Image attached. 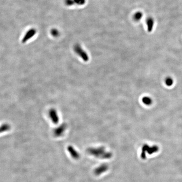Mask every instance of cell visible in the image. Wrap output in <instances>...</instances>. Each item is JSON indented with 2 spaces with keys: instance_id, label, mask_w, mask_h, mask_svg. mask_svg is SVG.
Segmentation results:
<instances>
[{
  "instance_id": "8992f818",
  "label": "cell",
  "mask_w": 182,
  "mask_h": 182,
  "mask_svg": "<svg viewBox=\"0 0 182 182\" xmlns=\"http://www.w3.org/2000/svg\"><path fill=\"white\" fill-rule=\"evenodd\" d=\"M143 14L142 12H136L133 16V18L135 21H139L142 18Z\"/></svg>"
},
{
  "instance_id": "52a82bcc",
  "label": "cell",
  "mask_w": 182,
  "mask_h": 182,
  "mask_svg": "<svg viewBox=\"0 0 182 182\" xmlns=\"http://www.w3.org/2000/svg\"><path fill=\"white\" fill-rule=\"evenodd\" d=\"M165 83L166 85L168 86H172L174 83V80L172 77H166V78L165 79Z\"/></svg>"
},
{
  "instance_id": "9c48e42d",
  "label": "cell",
  "mask_w": 182,
  "mask_h": 182,
  "mask_svg": "<svg viewBox=\"0 0 182 182\" xmlns=\"http://www.w3.org/2000/svg\"><path fill=\"white\" fill-rule=\"evenodd\" d=\"M51 35L54 37H55L58 36L59 35V32L58 30L56 29H53L51 30Z\"/></svg>"
},
{
  "instance_id": "3957f363",
  "label": "cell",
  "mask_w": 182,
  "mask_h": 182,
  "mask_svg": "<svg viewBox=\"0 0 182 182\" xmlns=\"http://www.w3.org/2000/svg\"><path fill=\"white\" fill-rule=\"evenodd\" d=\"M49 116L53 122L55 124L58 123L59 121V117L57 112L54 109H51L49 113Z\"/></svg>"
},
{
  "instance_id": "8fae6325",
  "label": "cell",
  "mask_w": 182,
  "mask_h": 182,
  "mask_svg": "<svg viewBox=\"0 0 182 182\" xmlns=\"http://www.w3.org/2000/svg\"><path fill=\"white\" fill-rule=\"evenodd\" d=\"M65 4L68 6H71L75 4L74 0H65Z\"/></svg>"
},
{
  "instance_id": "7a4b0ae2",
  "label": "cell",
  "mask_w": 182,
  "mask_h": 182,
  "mask_svg": "<svg viewBox=\"0 0 182 182\" xmlns=\"http://www.w3.org/2000/svg\"><path fill=\"white\" fill-rule=\"evenodd\" d=\"M36 30L35 29L31 28L30 29L27 33H26L25 35L23 38L22 39V43H25L26 42H27V41H28L30 39L33 37V36L36 34Z\"/></svg>"
},
{
  "instance_id": "30bf717a",
  "label": "cell",
  "mask_w": 182,
  "mask_h": 182,
  "mask_svg": "<svg viewBox=\"0 0 182 182\" xmlns=\"http://www.w3.org/2000/svg\"><path fill=\"white\" fill-rule=\"evenodd\" d=\"M75 4L78 5H83L85 4L86 0H74Z\"/></svg>"
},
{
  "instance_id": "7c38bea8",
  "label": "cell",
  "mask_w": 182,
  "mask_h": 182,
  "mask_svg": "<svg viewBox=\"0 0 182 182\" xmlns=\"http://www.w3.org/2000/svg\"><path fill=\"white\" fill-rule=\"evenodd\" d=\"M4 126H3L1 128H0V132H1V131H3L4 130Z\"/></svg>"
},
{
  "instance_id": "6da1fadb",
  "label": "cell",
  "mask_w": 182,
  "mask_h": 182,
  "mask_svg": "<svg viewBox=\"0 0 182 182\" xmlns=\"http://www.w3.org/2000/svg\"><path fill=\"white\" fill-rule=\"evenodd\" d=\"M74 50L84 62H87L89 60V56L79 44H76L74 46Z\"/></svg>"
},
{
  "instance_id": "5b68a950",
  "label": "cell",
  "mask_w": 182,
  "mask_h": 182,
  "mask_svg": "<svg viewBox=\"0 0 182 182\" xmlns=\"http://www.w3.org/2000/svg\"><path fill=\"white\" fill-rule=\"evenodd\" d=\"M142 103L146 105H150L153 103L152 99L150 97L148 96H145L142 98Z\"/></svg>"
},
{
  "instance_id": "277c9868",
  "label": "cell",
  "mask_w": 182,
  "mask_h": 182,
  "mask_svg": "<svg viewBox=\"0 0 182 182\" xmlns=\"http://www.w3.org/2000/svg\"><path fill=\"white\" fill-rule=\"evenodd\" d=\"M154 20L152 17H148L146 20V25L147 29L149 32H151L153 30L154 26Z\"/></svg>"
},
{
  "instance_id": "ba28073f",
  "label": "cell",
  "mask_w": 182,
  "mask_h": 182,
  "mask_svg": "<svg viewBox=\"0 0 182 182\" xmlns=\"http://www.w3.org/2000/svg\"><path fill=\"white\" fill-rule=\"evenodd\" d=\"M107 169V166H102L101 167H99V169H96V172L97 174H101L102 172L106 170Z\"/></svg>"
}]
</instances>
